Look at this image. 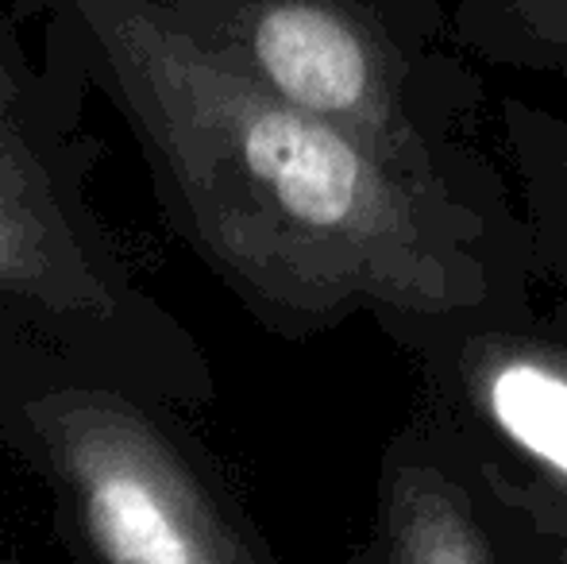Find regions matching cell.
Returning <instances> with one entry per match:
<instances>
[{
  "label": "cell",
  "mask_w": 567,
  "mask_h": 564,
  "mask_svg": "<svg viewBox=\"0 0 567 564\" xmlns=\"http://www.w3.org/2000/svg\"><path fill=\"white\" fill-rule=\"evenodd\" d=\"M62 109L124 116L178 240L282 337L374 317L398 340L498 317V189L413 171L278 101L155 0H54Z\"/></svg>",
  "instance_id": "6da1fadb"
},
{
  "label": "cell",
  "mask_w": 567,
  "mask_h": 564,
  "mask_svg": "<svg viewBox=\"0 0 567 564\" xmlns=\"http://www.w3.org/2000/svg\"><path fill=\"white\" fill-rule=\"evenodd\" d=\"M0 437L74 564H278L174 402L54 348L0 363Z\"/></svg>",
  "instance_id": "7a4b0ae2"
},
{
  "label": "cell",
  "mask_w": 567,
  "mask_h": 564,
  "mask_svg": "<svg viewBox=\"0 0 567 564\" xmlns=\"http://www.w3.org/2000/svg\"><path fill=\"white\" fill-rule=\"evenodd\" d=\"M255 85L436 178L498 189L467 143L483 82L444 0H155Z\"/></svg>",
  "instance_id": "3957f363"
},
{
  "label": "cell",
  "mask_w": 567,
  "mask_h": 564,
  "mask_svg": "<svg viewBox=\"0 0 567 564\" xmlns=\"http://www.w3.org/2000/svg\"><path fill=\"white\" fill-rule=\"evenodd\" d=\"M74 121L0 47V306L47 348L174 407L213 394L189 329L127 271L85 197Z\"/></svg>",
  "instance_id": "277c9868"
},
{
  "label": "cell",
  "mask_w": 567,
  "mask_h": 564,
  "mask_svg": "<svg viewBox=\"0 0 567 564\" xmlns=\"http://www.w3.org/2000/svg\"><path fill=\"white\" fill-rule=\"evenodd\" d=\"M441 363L452 399L467 410L533 480L567 495V345L498 317L410 332Z\"/></svg>",
  "instance_id": "5b68a950"
},
{
  "label": "cell",
  "mask_w": 567,
  "mask_h": 564,
  "mask_svg": "<svg viewBox=\"0 0 567 564\" xmlns=\"http://www.w3.org/2000/svg\"><path fill=\"white\" fill-rule=\"evenodd\" d=\"M374 564H498L467 488L449 468L394 452L382 480Z\"/></svg>",
  "instance_id": "8992f818"
},
{
  "label": "cell",
  "mask_w": 567,
  "mask_h": 564,
  "mask_svg": "<svg viewBox=\"0 0 567 564\" xmlns=\"http://www.w3.org/2000/svg\"><path fill=\"white\" fill-rule=\"evenodd\" d=\"M506 147L529 205L533 252L560 283L567 309V121L525 101H502Z\"/></svg>",
  "instance_id": "52a82bcc"
},
{
  "label": "cell",
  "mask_w": 567,
  "mask_h": 564,
  "mask_svg": "<svg viewBox=\"0 0 567 564\" xmlns=\"http://www.w3.org/2000/svg\"><path fill=\"white\" fill-rule=\"evenodd\" d=\"M452 35L494 66L567 78V0H455Z\"/></svg>",
  "instance_id": "ba28073f"
},
{
  "label": "cell",
  "mask_w": 567,
  "mask_h": 564,
  "mask_svg": "<svg viewBox=\"0 0 567 564\" xmlns=\"http://www.w3.org/2000/svg\"><path fill=\"white\" fill-rule=\"evenodd\" d=\"M498 491H506L509 499H514L517 506H522L525 514H529L533 522L540 526V534L556 537V550H560V557L556 564H567V495L560 491L545 488V483L533 480V488H522V483H502L498 480Z\"/></svg>",
  "instance_id": "9c48e42d"
}]
</instances>
